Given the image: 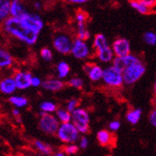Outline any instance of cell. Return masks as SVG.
Returning <instances> with one entry per match:
<instances>
[{"label":"cell","mask_w":156,"mask_h":156,"mask_svg":"<svg viewBox=\"0 0 156 156\" xmlns=\"http://www.w3.org/2000/svg\"><path fill=\"white\" fill-rule=\"evenodd\" d=\"M4 27L7 33L28 45L35 44L38 38V34L26 26L18 17L8 18L5 21Z\"/></svg>","instance_id":"obj_1"},{"label":"cell","mask_w":156,"mask_h":156,"mask_svg":"<svg viewBox=\"0 0 156 156\" xmlns=\"http://www.w3.org/2000/svg\"><path fill=\"white\" fill-rule=\"evenodd\" d=\"M56 136L65 145L76 144V142H78L80 138V133L72 122H70V123L60 124Z\"/></svg>","instance_id":"obj_2"},{"label":"cell","mask_w":156,"mask_h":156,"mask_svg":"<svg viewBox=\"0 0 156 156\" xmlns=\"http://www.w3.org/2000/svg\"><path fill=\"white\" fill-rule=\"evenodd\" d=\"M103 83L109 88H121L125 84L123 72L116 68L114 65L107 66L104 69Z\"/></svg>","instance_id":"obj_3"},{"label":"cell","mask_w":156,"mask_h":156,"mask_svg":"<svg viewBox=\"0 0 156 156\" xmlns=\"http://www.w3.org/2000/svg\"><path fill=\"white\" fill-rule=\"evenodd\" d=\"M38 128L46 135H56L60 126L59 121L54 114H46L39 111Z\"/></svg>","instance_id":"obj_4"},{"label":"cell","mask_w":156,"mask_h":156,"mask_svg":"<svg viewBox=\"0 0 156 156\" xmlns=\"http://www.w3.org/2000/svg\"><path fill=\"white\" fill-rule=\"evenodd\" d=\"M72 123L80 134H86L90 130V115L86 109L79 107L72 113Z\"/></svg>","instance_id":"obj_5"},{"label":"cell","mask_w":156,"mask_h":156,"mask_svg":"<svg viewBox=\"0 0 156 156\" xmlns=\"http://www.w3.org/2000/svg\"><path fill=\"white\" fill-rule=\"evenodd\" d=\"M146 73V66L142 60L133 65L126 67L123 71L124 81L126 85H132L136 83Z\"/></svg>","instance_id":"obj_6"},{"label":"cell","mask_w":156,"mask_h":156,"mask_svg":"<svg viewBox=\"0 0 156 156\" xmlns=\"http://www.w3.org/2000/svg\"><path fill=\"white\" fill-rule=\"evenodd\" d=\"M71 54L74 58H76L78 59H84L89 57L90 49L85 41L80 38H76L72 44Z\"/></svg>","instance_id":"obj_7"},{"label":"cell","mask_w":156,"mask_h":156,"mask_svg":"<svg viewBox=\"0 0 156 156\" xmlns=\"http://www.w3.org/2000/svg\"><path fill=\"white\" fill-rule=\"evenodd\" d=\"M73 42L71 39L66 35H58L54 38L53 45L58 53L62 54V55H67V54L71 53Z\"/></svg>","instance_id":"obj_8"},{"label":"cell","mask_w":156,"mask_h":156,"mask_svg":"<svg viewBox=\"0 0 156 156\" xmlns=\"http://www.w3.org/2000/svg\"><path fill=\"white\" fill-rule=\"evenodd\" d=\"M111 48L115 58H124L130 54V43L126 38H117L112 43Z\"/></svg>","instance_id":"obj_9"},{"label":"cell","mask_w":156,"mask_h":156,"mask_svg":"<svg viewBox=\"0 0 156 156\" xmlns=\"http://www.w3.org/2000/svg\"><path fill=\"white\" fill-rule=\"evenodd\" d=\"M16 80V87L18 90H26L28 88L32 87V79L33 75L28 71H17L12 76Z\"/></svg>","instance_id":"obj_10"},{"label":"cell","mask_w":156,"mask_h":156,"mask_svg":"<svg viewBox=\"0 0 156 156\" xmlns=\"http://www.w3.org/2000/svg\"><path fill=\"white\" fill-rule=\"evenodd\" d=\"M18 18L21 19V21L26 26H28L30 29L34 30L37 34H39L40 31H41L42 28H43L42 20L37 15H33V13L27 12V13H25L24 16H22L21 17H18Z\"/></svg>","instance_id":"obj_11"},{"label":"cell","mask_w":156,"mask_h":156,"mask_svg":"<svg viewBox=\"0 0 156 156\" xmlns=\"http://www.w3.org/2000/svg\"><path fill=\"white\" fill-rule=\"evenodd\" d=\"M83 70L89 79L93 83H99L103 80L104 69L96 63H85Z\"/></svg>","instance_id":"obj_12"},{"label":"cell","mask_w":156,"mask_h":156,"mask_svg":"<svg viewBox=\"0 0 156 156\" xmlns=\"http://www.w3.org/2000/svg\"><path fill=\"white\" fill-rule=\"evenodd\" d=\"M141 62V59L135 55H132V54H129L128 56L126 57H124V58H115L114 60H113V64L116 68H118L119 70H121L123 72L126 67L130 66V65H133L135 63H137Z\"/></svg>","instance_id":"obj_13"},{"label":"cell","mask_w":156,"mask_h":156,"mask_svg":"<svg viewBox=\"0 0 156 156\" xmlns=\"http://www.w3.org/2000/svg\"><path fill=\"white\" fill-rule=\"evenodd\" d=\"M16 90H17V87H16V83L13 77L8 76L0 80V92L2 94L12 96V94Z\"/></svg>","instance_id":"obj_14"},{"label":"cell","mask_w":156,"mask_h":156,"mask_svg":"<svg viewBox=\"0 0 156 156\" xmlns=\"http://www.w3.org/2000/svg\"><path fill=\"white\" fill-rule=\"evenodd\" d=\"M64 86H65V83L62 80H59L58 78H50L44 80L41 85L43 89L50 92L60 91L62 89H63Z\"/></svg>","instance_id":"obj_15"},{"label":"cell","mask_w":156,"mask_h":156,"mask_svg":"<svg viewBox=\"0 0 156 156\" xmlns=\"http://www.w3.org/2000/svg\"><path fill=\"white\" fill-rule=\"evenodd\" d=\"M97 141L103 147H109L114 142V136L110 130L101 129L97 132Z\"/></svg>","instance_id":"obj_16"},{"label":"cell","mask_w":156,"mask_h":156,"mask_svg":"<svg viewBox=\"0 0 156 156\" xmlns=\"http://www.w3.org/2000/svg\"><path fill=\"white\" fill-rule=\"evenodd\" d=\"M96 56H97V58L100 60V62H104V63L113 62V60L115 58V55L113 53V50H112V48H110L109 46H107L104 49H101V50L97 51Z\"/></svg>","instance_id":"obj_17"},{"label":"cell","mask_w":156,"mask_h":156,"mask_svg":"<svg viewBox=\"0 0 156 156\" xmlns=\"http://www.w3.org/2000/svg\"><path fill=\"white\" fill-rule=\"evenodd\" d=\"M33 145H34V147H35V150L37 151L38 153H40V154H43L46 156H51L54 153L53 147L50 145L46 144L40 140H35Z\"/></svg>","instance_id":"obj_18"},{"label":"cell","mask_w":156,"mask_h":156,"mask_svg":"<svg viewBox=\"0 0 156 156\" xmlns=\"http://www.w3.org/2000/svg\"><path fill=\"white\" fill-rule=\"evenodd\" d=\"M142 117V109L141 108H132L128 110L126 114V119L127 123H129L132 126L137 125Z\"/></svg>","instance_id":"obj_19"},{"label":"cell","mask_w":156,"mask_h":156,"mask_svg":"<svg viewBox=\"0 0 156 156\" xmlns=\"http://www.w3.org/2000/svg\"><path fill=\"white\" fill-rule=\"evenodd\" d=\"M10 12L12 16V17H21L25 13H27L25 8L23 7V5L20 3L19 0H13L12 2Z\"/></svg>","instance_id":"obj_20"},{"label":"cell","mask_w":156,"mask_h":156,"mask_svg":"<svg viewBox=\"0 0 156 156\" xmlns=\"http://www.w3.org/2000/svg\"><path fill=\"white\" fill-rule=\"evenodd\" d=\"M13 59L11 54L3 49H0V69L9 68L12 65Z\"/></svg>","instance_id":"obj_21"},{"label":"cell","mask_w":156,"mask_h":156,"mask_svg":"<svg viewBox=\"0 0 156 156\" xmlns=\"http://www.w3.org/2000/svg\"><path fill=\"white\" fill-rule=\"evenodd\" d=\"M56 117L59 121L60 124H65V123H70L72 121V113H70L66 108L59 107L55 113Z\"/></svg>","instance_id":"obj_22"},{"label":"cell","mask_w":156,"mask_h":156,"mask_svg":"<svg viewBox=\"0 0 156 156\" xmlns=\"http://www.w3.org/2000/svg\"><path fill=\"white\" fill-rule=\"evenodd\" d=\"M9 101L10 104L12 105L16 108H23V107H26L29 104V101L26 97H23V96H16V95H12L9 98Z\"/></svg>","instance_id":"obj_23"},{"label":"cell","mask_w":156,"mask_h":156,"mask_svg":"<svg viewBox=\"0 0 156 156\" xmlns=\"http://www.w3.org/2000/svg\"><path fill=\"white\" fill-rule=\"evenodd\" d=\"M39 109L46 114H54L58 110V105L51 101H43L39 104Z\"/></svg>","instance_id":"obj_24"},{"label":"cell","mask_w":156,"mask_h":156,"mask_svg":"<svg viewBox=\"0 0 156 156\" xmlns=\"http://www.w3.org/2000/svg\"><path fill=\"white\" fill-rule=\"evenodd\" d=\"M70 74V66L66 62H60L57 65V75L59 80H63Z\"/></svg>","instance_id":"obj_25"},{"label":"cell","mask_w":156,"mask_h":156,"mask_svg":"<svg viewBox=\"0 0 156 156\" xmlns=\"http://www.w3.org/2000/svg\"><path fill=\"white\" fill-rule=\"evenodd\" d=\"M107 46H108L107 39L103 34H98V35L95 36L94 41H93V47H94V49H96V52L101 49L105 48Z\"/></svg>","instance_id":"obj_26"},{"label":"cell","mask_w":156,"mask_h":156,"mask_svg":"<svg viewBox=\"0 0 156 156\" xmlns=\"http://www.w3.org/2000/svg\"><path fill=\"white\" fill-rule=\"evenodd\" d=\"M11 4L10 0H0V21L8 16L11 10Z\"/></svg>","instance_id":"obj_27"},{"label":"cell","mask_w":156,"mask_h":156,"mask_svg":"<svg viewBox=\"0 0 156 156\" xmlns=\"http://www.w3.org/2000/svg\"><path fill=\"white\" fill-rule=\"evenodd\" d=\"M89 37H90V33L85 28L84 22H78V38L85 41Z\"/></svg>","instance_id":"obj_28"},{"label":"cell","mask_w":156,"mask_h":156,"mask_svg":"<svg viewBox=\"0 0 156 156\" xmlns=\"http://www.w3.org/2000/svg\"><path fill=\"white\" fill-rule=\"evenodd\" d=\"M67 85L72 87V88H75V89H83V85H84V81L83 80L80 78V77H73L71 78L68 81H67Z\"/></svg>","instance_id":"obj_29"},{"label":"cell","mask_w":156,"mask_h":156,"mask_svg":"<svg viewBox=\"0 0 156 156\" xmlns=\"http://www.w3.org/2000/svg\"><path fill=\"white\" fill-rule=\"evenodd\" d=\"M80 150V147L77 144H68L65 145L62 148V151L65 152L67 156H76Z\"/></svg>","instance_id":"obj_30"},{"label":"cell","mask_w":156,"mask_h":156,"mask_svg":"<svg viewBox=\"0 0 156 156\" xmlns=\"http://www.w3.org/2000/svg\"><path fill=\"white\" fill-rule=\"evenodd\" d=\"M79 107H80V101L78 99H75V98L70 99L66 103V106H65V108L70 113H73L76 109H78Z\"/></svg>","instance_id":"obj_31"},{"label":"cell","mask_w":156,"mask_h":156,"mask_svg":"<svg viewBox=\"0 0 156 156\" xmlns=\"http://www.w3.org/2000/svg\"><path fill=\"white\" fill-rule=\"evenodd\" d=\"M130 6L132 7V8H134L135 10H137L141 13H147L148 11L147 7L145 6L141 1H131Z\"/></svg>","instance_id":"obj_32"},{"label":"cell","mask_w":156,"mask_h":156,"mask_svg":"<svg viewBox=\"0 0 156 156\" xmlns=\"http://www.w3.org/2000/svg\"><path fill=\"white\" fill-rule=\"evenodd\" d=\"M144 41L148 45L156 44V34L153 32H147L144 35Z\"/></svg>","instance_id":"obj_33"},{"label":"cell","mask_w":156,"mask_h":156,"mask_svg":"<svg viewBox=\"0 0 156 156\" xmlns=\"http://www.w3.org/2000/svg\"><path fill=\"white\" fill-rule=\"evenodd\" d=\"M40 56L45 62H51L53 59V53L49 48H43L40 51Z\"/></svg>","instance_id":"obj_34"},{"label":"cell","mask_w":156,"mask_h":156,"mask_svg":"<svg viewBox=\"0 0 156 156\" xmlns=\"http://www.w3.org/2000/svg\"><path fill=\"white\" fill-rule=\"evenodd\" d=\"M108 128L111 132H116L121 128V122L118 120H113L108 124Z\"/></svg>","instance_id":"obj_35"},{"label":"cell","mask_w":156,"mask_h":156,"mask_svg":"<svg viewBox=\"0 0 156 156\" xmlns=\"http://www.w3.org/2000/svg\"><path fill=\"white\" fill-rule=\"evenodd\" d=\"M148 122L153 127H156V106L153 107L148 114Z\"/></svg>","instance_id":"obj_36"},{"label":"cell","mask_w":156,"mask_h":156,"mask_svg":"<svg viewBox=\"0 0 156 156\" xmlns=\"http://www.w3.org/2000/svg\"><path fill=\"white\" fill-rule=\"evenodd\" d=\"M79 147L80 148H81V150H85V148H87V147L89 146V140H88L87 137L85 136H81L79 140Z\"/></svg>","instance_id":"obj_37"},{"label":"cell","mask_w":156,"mask_h":156,"mask_svg":"<svg viewBox=\"0 0 156 156\" xmlns=\"http://www.w3.org/2000/svg\"><path fill=\"white\" fill-rule=\"evenodd\" d=\"M42 81L40 80V78L38 77H35L34 76L33 79H32V87H39L42 85Z\"/></svg>","instance_id":"obj_38"},{"label":"cell","mask_w":156,"mask_h":156,"mask_svg":"<svg viewBox=\"0 0 156 156\" xmlns=\"http://www.w3.org/2000/svg\"><path fill=\"white\" fill-rule=\"evenodd\" d=\"M85 18H86V16L83 12H79L77 15V21L78 22H84Z\"/></svg>","instance_id":"obj_39"},{"label":"cell","mask_w":156,"mask_h":156,"mask_svg":"<svg viewBox=\"0 0 156 156\" xmlns=\"http://www.w3.org/2000/svg\"><path fill=\"white\" fill-rule=\"evenodd\" d=\"M51 156H67L63 151H54V153Z\"/></svg>","instance_id":"obj_40"},{"label":"cell","mask_w":156,"mask_h":156,"mask_svg":"<svg viewBox=\"0 0 156 156\" xmlns=\"http://www.w3.org/2000/svg\"><path fill=\"white\" fill-rule=\"evenodd\" d=\"M12 115L15 117H16V118L20 117V111H19L18 108H15V109H12Z\"/></svg>","instance_id":"obj_41"},{"label":"cell","mask_w":156,"mask_h":156,"mask_svg":"<svg viewBox=\"0 0 156 156\" xmlns=\"http://www.w3.org/2000/svg\"><path fill=\"white\" fill-rule=\"evenodd\" d=\"M68 1L73 2V3H85L88 0H68Z\"/></svg>","instance_id":"obj_42"},{"label":"cell","mask_w":156,"mask_h":156,"mask_svg":"<svg viewBox=\"0 0 156 156\" xmlns=\"http://www.w3.org/2000/svg\"><path fill=\"white\" fill-rule=\"evenodd\" d=\"M153 95H154V98L156 100V80H155L154 85H153Z\"/></svg>","instance_id":"obj_43"},{"label":"cell","mask_w":156,"mask_h":156,"mask_svg":"<svg viewBox=\"0 0 156 156\" xmlns=\"http://www.w3.org/2000/svg\"><path fill=\"white\" fill-rule=\"evenodd\" d=\"M35 6H36V8H37V9H39V8H40V4H39L38 2H36V3H35Z\"/></svg>","instance_id":"obj_44"},{"label":"cell","mask_w":156,"mask_h":156,"mask_svg":"<svg viewBox=\"0 0 156 156\" xmlns=\"http://www.w3.org/2000/svg\"><path fill=\"white\" fill-rule=\"evenodd\" d=\"M35 156H46V155H43V154H40V153H37V154H36Z\"/></svg>","instance_id":"obj_45"}]
</instances>
